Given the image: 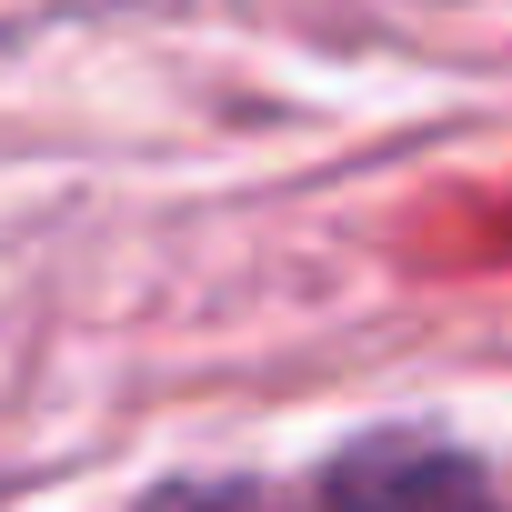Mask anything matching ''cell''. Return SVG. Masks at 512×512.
<instances>
[{
    "label": "cell",
    "mask_w": 512,
    "mask_h": 512,
    "mask_svg": "<svg viewBox=\"0 0 512 512\" xmlns=\"http://www.w3.org/2000/svg\"><path fill=\"white\" fill-rule=\"evenodd\" d=\"M151 512H492V482L422 442V432H382V442H352L332 452L322 472L302 482H231V492H171Z\"/></svg>",
    "instance_id": "1"
}]
</instances>
